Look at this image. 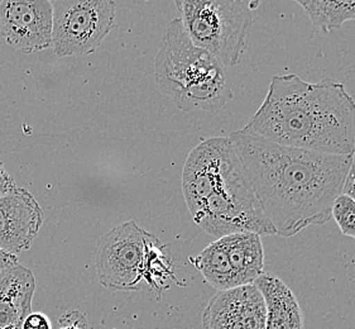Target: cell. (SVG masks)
Here are the masks:
<instances>
[{
  "label": "cell",
  "instance_id": "cell-9",
  "mask_svg": "<svg viewBox=\"0 0 355 329\" xmlns=\"http://www.w3.org/2000/svg\"><path fill=\"white\" fill-rule=\"evenodd\" d=\"M50 0H1L0 37L15 50L33 53L52 46Z\"/></svg>",
  "mask_w": 355,
  "mask_h": 329
},
{
  "label": "cell",
  "instance_id": "cell-16",
  "mask_svg": "<svg viewBox=\"0 0 355 329\" xmlns=\"http://www.w3.org/2000/svg\"><path fill=\"white\" fill-rule=\"evenodd\" d=\"M296 3L304 8L313 26L325 33L340 28L345 22L355 21V0H297Z\"/></svg>",
  "mask_w": 355,
  "mask_h": 329
},
{
  "label": "cell",
  "instance_id": "cell-6",
  "mask_svg": "<svg viewBox=\"0 0 355 329\" xmlns=\"http://www.w3.org/2000/svg\"><path fill=\"white\" fill-rule=\"evenodd\" d=\"M52 47L58 58L87 56L98 50L115 23L113 0H53Z\"/></svg>",
  "mask_w": 355,
  "mask_h": 329
},
{
  "label": "cell",
  "instance_id": "cell-12",
  "mask_svg": "<svg viewBox=\"0 0 355 329\" xmlns=\"http://www.w3.org/2000/svg\"><path fill=\"white\" fill-rule=\"evenodd\" d=\"M35 290L33 272L21 264L0 273V329H21L32 313Z\"/></svg>",
  "mask_w": 355,
  "mask_h": 329
},
{
  "label": "cell",
  "instance_id": "cell-10",
  "mask_svg": "<svg viewBox=\"0 0 355 329\" xmlns=\"http://www.w3.org/2000/svg\"><path fill=\"white\" fill-rule=\"evenodd\" d=\"M267 309L254 284L218 292L201 315L202 329H266Z\"/></svg>",
  "mask_w": 355,
  "mask_h": 329
},
{
  "label": "cell",
  "instance_id": "cell-5",
  "mask_svg": "<svg viewBox=\"0 0 355 329\" xmlns=\"http://www.w3.org/2000/svg\"><path fill=\"white\" fill-rule=\"evenodd\" d=\"M191 217L200 228L218 239L235 233L276 235L243 164L200 204Z\"/></svg>",
  "mask_w": 355,
  "mask_h": 329
},
{
  "label": "cell",
  "instance_id": "cell-8",
  "mask_svg": "<svg viewBox=\"0 0 355 329\" xmlns=\"http://www.w3.org/2000/svg\"><path fill=\"white\" fill-rule=\"evenodd\" d=\"M241 164L229 137H213L198 144L190 152L182 171V192L190 213Z\"/></svg>",
  "mask_w": 355,
  "mask_h": 329
},
{
  "label": "cell",
  "instance_id": "cell-23",
  "mask_svg": "<svg viewBox=\"0 0 355 329\" xmlns=\"http://www.w3.org/2000/svg\"><path fill=\"white\" fill-rule=\"evenodd\" d=\"M61 329H81L78 327V324H69V326H64Z\"/></svg>",
  "mask_w": 355,
  "mask_h": 329
},
{
  "label": "cell",
  "instance_id": "cell-21",
  "mask_svg": "<svg viewBox=\"0 0 355 329\" xmlns=\"http://www.w3.org/2000/svg\"><path fill=\"white\" fill-rule=\"evenodd\" d=\"M341 194H345L350 198L355 199V164L353 162L350 169H349L348 175L344 181V186H343V192Z\"/></svg>",
  "mask_w": 355,
  "mask_h": 329
},
{
  "label": "cell",
  "instance_id": "cell-19",
  "mask_svg": "<svg viewBox=\"0 0 355 329\" xmlns=\"http://www.w3.org/2000/svg\"><path fill=\"white\" fill-rule=\"evenodd\" d=\"M21 329H52L50 319L43 313H31L26 318Z\"/></svg>",
  "mask_w": 355,
  "mask_h": 329
},
{
  "label": "cell",
  "instance_id": "cell-4",
  "mask_svg": "<svg viewBox=\"0 0 355 329\" xmlns=\"http://www.w3.org/2000/svg\"><path fill=\"white\" fill-rule=\"evenodd\" d=\"M180 21L192 43L220 64H239L248 47L253 9L259 1L176 0Z\"/></svg>",
  "mask_w": 355,
  "mask_h": 329
},
{
  "label": "cell",
  "instance_id": "cell-11",
  "mask_svg": "<svg viewBox=\"0 0 355 329\" xmlns=\"http://www.w3.org/2000/svg\"><path fill=\"white\" fill-rule=\"evenodd\" d=\"M42 208L28 190L15 187L0 198V250L12 255L29 250L42 227Z\"/></svg>",
  "mask_w": 355,
  "mask_h": 329
},
{
  "label": "cell",
  "instance_id": "cell-13",
  "mask_svg": "<svg viewBox=\"0 0 355 329\" xmlns=\"http://www.w3.org/2000/svg\"><path fill=\"white\" fill-rule=\"evenodd\" d=\"M254 285L266 301V329H305L299 301L282 280L270 272H263Z\"/></svg>",
  "mask_w": 355,
  "mask_h": 329
},
{
  "label": "cell",
  "instance_id": "cell-2",
  "mask_svg": "<svg viewBox=\"0 0 355 329\" xmlns=\"http://www.w3.org/2000/svg\"><path fill=\"white\" fill-rule=\"evenodd\" d=\"M243 129L286 147L353 156L355 101L338 80L277 75Z\"/></svg>",
  "mask_w": 355,
  "mask_h": 329
},
{
  "label": "cell",
  "instance_id": "cell-24",
  "mask_svg": "<svg viewBox=\"0 0 355 329\" xmlns=\"http://www.w3.org/2000/svg\"><path fill=\"white\" fill-rule=\"evenodd\" d=\"M353 162L355 164V132H354V150H353Z\"/></svg>",
  "mask_w": 355,
  "mask_h": 329
},
{
  "label": "cell",
  "instance_id": "cell-1",
  "mask_svg": "<svg viewBox=\"0 0 355 329\" xmlns=\"http://www.w3.org/2000/svg\"><path fill=\"white\" fill-rule=\"evenodd\" d=\"M229 138L276 235L296 236L331 219L333 204L353 164L352 155L286 147L244 129Z\"/></svg>",
  "mask_w": 355,
  "mask_h": 329
},
{
  "label": "cell",
  "instance_id": "cell-17",
  "mask_svg": "<svg viewBox=\"0 0 355 329\" xmlns=\"http://www.w3.org/2000/svg\"><path fill=\"white\" fill-rule=\"evenodd\" d=\"M164 248L162 242L150 233L146 246L142 278L148 287H156L157 290L164 285V280L171 273L168 258L164 256Z\"/></svg>",
  "mask_w": 355,
  "mask_h": 329
},
{
  "label": "cell",
  "instance_id": "cell-3",
  "mask_svg": "<svg viewBox=\"0 0 355 329\" xmlns=\"http://www.w3.org/2000/svg\"><path fill=\"white\" fill-rule=\"evenodd\" d=\"M155 76L159 92L184 112L218 113L234 98L227 67L192 43L180 18L164 28Z\"/></svg>",
  "mask_w": 355,
  "mask_h": 329
},
{
  "label": "cell",
  "instance_id": "cell-14",
  "mask_svg": "<svg viewBox=\"0 0 355 329\" xmlns=\"http://www.w3.org/2000/svg\"><path fill=\"white\" fill-rule=\"evenodd\" d=\"M234 271L235 285L254 284L264 267L262 237L257 233H235L221 237Z\"/></svg>",
  "mask_w": 355,
  "mask_h": 329
},
{
  "label": "cell",
  "instance_id": "cell-18",
  "mask_svg": "<svg viewBox=\"0 0 355 329\" xmlns=\"http://www.w3.org/2000/svg\"><path fill=\"white\" fill-rule=\"evenodd\" d=\"M331 218H334L344 236L355 239V199L340 194L333 204Z\"/></svg>",
  "mask_w": 355,
  "mask_h": 329
},
{
  "label": "cell",
  "instance_id": "cell-25",
  "mask_svg": "<svg viewBox=\"0 0 355 329\" xmlns=\"http://www.w3.org/2000/svg\"><path fill=\"white\" fill-rule=\"evenodd\" d=\"M355 22V21H354Z\"/></svg>",
  "mask_w": 355,
  "mask_h": 329
},
{
  "label": "cell",
  "instance_id": "cell-22",
  "mask_svg": "<svg viewBox=\"0 0 355 329\" xmlns=\"http://www.w3.org/2000/svg\"><path fill=\"white\" fill-rule=\"evenodd\" d=\"M17 264H19V261L15 255H12L7 251L0 250V273Z\"/></svg>",
  "mask_w": 355,
  "mask_h": 329
},
{
  "label": "cell",
  "instance_id": "cell-15",
  "mask_svg": "<svg viewBox=\"0 0 355 329\" xmlns=\"http://www.w3.org/2000/svg\"><path fill=\"white\" fill-rule=\"evenodd\" d=\"M193 266L201 272L206 282L218 292L236 287L234 271L227 258V250L221 238L209 244L199 256L190 258Z\"/></svg>",
  "mask_w": 355,
  "mask_h": 329
},
{
  "label": "cell",
  "instance_id": "cell-7",
  "mask_svg": "<svg viewBox=\"0 0 355 329\" xmlns=\"http://www.w3.org/2000/svg\"><path fill=\"white\" fill-rule=\"evenodd\" d=\"M150 235L130 221L100 238L95 250V264L103 287L114 292L143 289V264Z\"/></svg>",
  "mask_w": 355,
  "mask_h": 329
},
{
  "label": "cell",
  "instance_id": "cell-20",
  "mask_svg": "<svg viewBox=\"0 0 355 329\" xmlns=\"http://www.w3.org/2000/svg\"><path fill=\"white\" fill-rule=\"evenodd\" d=\"M17 186L15 184V180L8 174L7 170L3 167L0 162V198L4 196L6 194L10 193Z\"/></svg>",
  "mask_w": 355,
  "mask_h": 329
}]
</instances>
